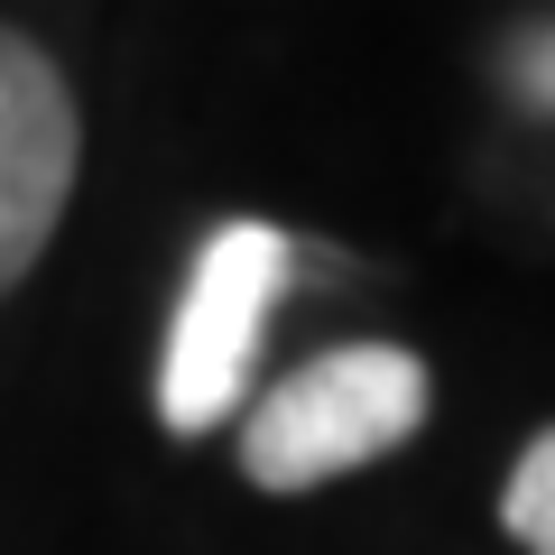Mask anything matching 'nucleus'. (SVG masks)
Segmentation results:
<instances>
[{
  "mask_svg": "<svg viewBox=\"0 0 555 555\" xmlns=\"http://www.w3.org/2000/svg\"><path fill=\"white\" fill-rule=\"evenodd\" d=\"M518 75H528V93H537V102H555V47H537V56L518 65Z\"/></svg>",
  "mask_w": 555,
  "mask_h": 555,
  "instance_id": "nucleus-5",
  "label": "nucleus"
},
{
  "mask_svg": "<svg viewBox=\"0 0 555 555\" xmlns=\"http://www.w3.org/2000/svg\"><path fill=\"white\" fill-rule=\"evenodd\" d=\"M500 528H509L528 555H555V426L518 454L509 491H500Z\"/></svg>",
  "mask_w": 555,
  "mask_h": 555,
  "instance_id": "nucleus-4",
  "label": "nucleus"
},
{
  "mask_svg": "<svg viewBox=\"0 0 555 555\" xmlns=\"http://www.w3.org/2000/svg\"><path fill=\"white\" fill-rule=\"evenodd\" d=\"M287 269H297V250L269 222H222L204 241L185 306H177V334H167V371H158V416L177 436H204L250 398L259 324H269V297L287 287Z\"/></svg>",
  "mask_w": 555,
  "mask_h": 555,
  "instance_id": "nucleus-2",
  "label": "nucleus"
},
{
  "mask_svg": "<svg viewBox=\"0 0 555 555\" xmlns=\"http://www.w3.org/2000/svg\"><path fill=\"white\" fill-rule=\"evenodd\" d=\"M416 426H426V361L398 343H343L241 416V473L259 491H315L352 463H379Z\"/></svg>",
  "mask_w": 555,
  "mask_h": 555,
  "instance_id": "nucleus-1",
  "label": "nucleus"
},
{
  "mask_svg": "<svg viewBox=\"0 0 555 555\" xmlns=\"http://www.w3.org/2000/svg\"><path fill=\"white\" fill-rule=\"evenodd\" d=\"M75 158H83V130L65 75L28 38L0 28V297L47 250L65 195H75Z\"/></svg>",
  "mask_w": 555,
  "mask_h": 555,
  "instance_id": "nucleus-3",
  "label": "nucleus"
}]
</instances>
